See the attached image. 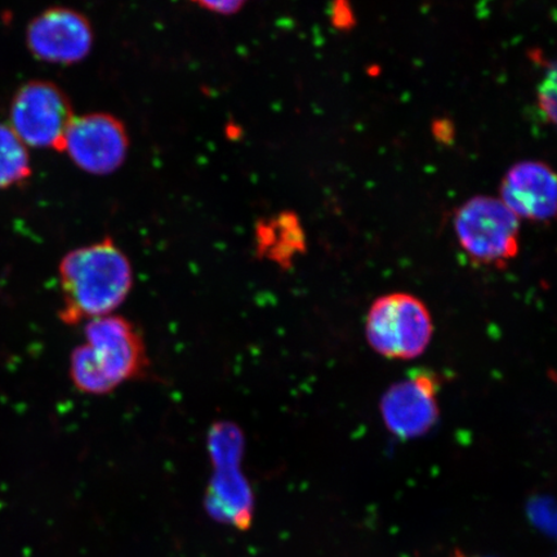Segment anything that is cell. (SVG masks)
<instances>
[{
	"label": "cell",
	"instance_id": "1",
	"mask_svg": "<svg viewBox=\"0 0 557 557\" xmlns=\"http://www.w3.org/2000/svg\"><path fill=\"white\" fill-rule=\"evenodd\" d=\"M61 322L76 326L120 309L134 288L129 257L104 238L70 250L59 264Z\"/></svg>",
	"mask_w": 557,
	"mask_h": 557
},
{
	"label": "cell",
	"instance_id": "2",
	"mask_svg": "<svg viewBox=\"0 0 557 557\" xmlns=\"http://www.w3.org/2000/svg\"><path fill=\"white\" fill-rule=\"evenodd\" d=\"M83 331L86 343L74 348L69 367L70 379L82 394L109 395L149 372L143 333L128 319L111 313L89 320Z\"/></svg>",
	"mask_w": 557,
	"mask_h": 557
},
{
	"label": "cell",
	"instance_id": "3",
	"mask_svg": "<svg viewBox=\"0 0 557 557\" xmlns=\"http://www.w3.org/2000/svg\"><path fill=\"white\" fill-rule=\"evenodd\" d=\"M433 318L420 298L396 292L382 296L368 311L366 336L383 358L410 360L421 357L433 339Z\"/></svg>",
	"mask_w": 557,
	"mask_h": 557
},
{
	"label": "cell",
	"instance_id": "4",
	"mask_svg": "<svg viewBox=\"0 0 557 557\" xmlns=\"http://www.w3.org/2000/svg\"><path fill=\"white\" fill-rule=\"evenodd\" d=\"M455 230L459 246L472 261L505 268L520 250V219L504 201L472 198L458 209Z\"/></svg>",
	"mask_w": 557,
	"mask_h": 557
},
{
	"label": "cell",
	"instance_id": "5",
	"mask_svg": "<svg viewBox=\"0 0 557 557\" xmlns=\"http://www.w3.org/2000/svg\"><path fill=\"white\" fill-rule=\"evenodd\" d=\"M72 102L52 82L33 81L21 87L11 103V128L25 145L37 149L64 150Z\"/></svg>",
	"mask_w": 557,
	"mask_h": 557
},
{
	"label": "cell",
	"instance_id": "6",
	"mask_svg": "<svg viewBox=\"0 0 557 557\" xmlns=\"http://www.w3.org/2000/svg\"><path fill=\"white\" fill-rule=\"evenodd\" d=\"M128 149L124 124L113 115L95 113L74 117L62 151L81 170L103 176L121 169Z\"/></svg>",
	"mask_w": 557,
	"mask_h": 557
},
{
	"label": "cell",
	"instance_id": "7",
	"mask_svg": "<svg viewBox=\"0 0 557 557\" xmlns=\"http://www.w3.org/2000/svg\"><path fill=\"white\" fill-rule=\"evenodd\" d=\"M26 44L40 61L73 65L85 60L92 50L94 29L81 12L54 7L27 26Z\"/></svg>",
	"mask_w": 557,
	"mask_h": 557
},
{
	"label": "cell",
	"instance_id": "8",
	"mask_svg": "<svg viewBox=\"0 0 557 557\" xmlns=\"http://www.w3.org/2000/svg\"><path fill=\"white\" fill-rule=\"evenodd\" d=\"M438 382L434 373L417 372L383 394L381 416L389 433L400 438L426 435L438 418Z\"/></svg>",
	"mask_w": 557,
	"mask_h": 557
},
{
	"label": "cell",
	"instance_id": "9",
	"mask_svg": "<svg viewBox=\"0 0 557 557\" xmlns=\"http://www.w3.org/2000/svg\"><path fill=\"white\" fill-rule=\"evenodd\" d=\"M500 197L519 219L546 222L555 218L557 186L555 173L541 162H522L507 172Z\"/></svg>",
	"mask_w": 557,
	"mask_h": 557
},
{
	"label": "cell",
	"instance_id": "10",
	"mask_svg": "<svg viewBox=\"0 0 557 557\" xmlns=\"http://www.w3.org/2000/svg\"><path fill=\"white\" fill-rule=\"evenodd\" d=\"M256 248L262 259L288 269L306 249V236L296 214L283 212L256 227Z\"/></svg>",
	"mask_w": 557,
	"mask_h": 557
},
{
	"label": "cell",
	"instance_id": "11",
	"mask_svg": "<svg viewBox=\"0 0 557 557\" xmlns=\"http://www.w3.org/2000/svg\"><path fill=\"white\" fill-rule=\"evenodd\" d=\"M30 176L26 145L9 125L0 124V189L24 184Z\"/></svg>",
	"mask_w": 557,
	"mask_h": 557
},
{
	"label": "cell",
	"instance_id": "12",
	"mask_svg": "<svg viewBox=\"0 0 557 557\" xmlns=\"http://www.w3.org/2000/svg\"><path fill=\"white\" fill-rule=\"evenodd\" d=\"M541 114L547 123L556 122V66L549 62L546 66L545 78L541 82L537 94Z\"/></svg>",
	"mask_w": 557,
	"mask_h": 557
},
{
	"label": "cell",
	"instance_id": "13",
	"mask_svg": "<svg viewBox=\"0 0 557 557\" xmlns=\"http://www.w3.org/2000/svg\"><path fill=\"white\" fill-rule=\"evenodd\" d=\"M201 9L221 13V15H232V13L242 10V7L247 3V0H191Z\"/></svg>",
	"mask_w": 557,
	"mask_h": 557
}]
</instances>
